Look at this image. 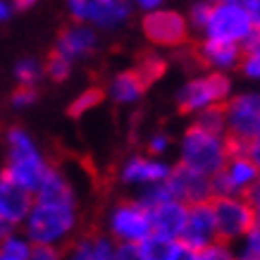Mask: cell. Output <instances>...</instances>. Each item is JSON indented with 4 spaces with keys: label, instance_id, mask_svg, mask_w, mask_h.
I'll list each match as a JSON object with an SVG mask.
<instances>
[{
    "label": "cell",
    "instance_id": "cell-1",
    "mask_svg": "<svg viewBox=\"0 0 260 260\" xmlns=\"http://www.w3.org/2000/svg\"><path fill=\"white\" fill-rule=\"evenodd\" d=\"M232 148L229 139L220 134H210L201 126L191 122L186 132L181 134L179 141V165L189 167L198 174H205L213 179L215 174L222 172V167L227 165Z\"/></svg>",
    "mask_w": 260,
    "mask_h": 260
},
{
    "label": "cell",
    "instance_id": "cell-2",
    "mask_svg": "<svg viewBox=\"0 0 260 260\" xmlns=\"http://www.w3.org/2000/svg\"><path fill=\"white\" fill-rule=\"evenodd\" d=\"M8 143H10L8 165H5L3 172L8 174L17 186H22L24 191L36 196V191L41 189L50 165L43 160L39 148L34 146L31 136L26 134L24 129H19V126H12L8 132Z\"/></svg>",
    "mask_w": 260,
    "mask_h": 260
},
{
    "label": "cell",
    "instance_id": "cell-3",
    "mask_svg": "<svg viewBox=\"0 0 260 260\" xmlns=\"http://www.w3.org/2000/svg\"><path fill=\"white\" fill-rule=\"evenodd\" d=\"M234 95V86L229 74L220 72H205L191 77L177 91V108L184 115H201L210 108H224L227 101Z\"/></svg>",
    "mask_w": 260,
    "mask_h": 260
},
{
    "label": "cell",
    "instance_id": "cell-4",
    "mask_svg": "<svg viewBox=\"0 0 260 260\" xmlns=\"http://www.w3.org/2000/svg\"><path fill=\"white\" fill-rule=\"evenodd\" d=\"M232 153H244L246 143L260 136V91H239L224 105Z\"/></svg>",
    "mask_w": 260,
    "mask_h": 260
},
{
    "label": "cell",
    "instance_id": "cell-5",
    "mask_svg": "<svg viewBox=\"0 0 260 260\" xmlns=\"http://www.w3.org/2000/svg\"><path fill=\"white\" fill-rule=\"evenodd\" d=\"M26 239L34 246H55L77 229V208L34 203L31 213L24 222Z\"/></svg>",
    "mask_w": 260,
    "mask_h": 260
},
{
    "label": "cell",
    "instance_id": "cell-6",
    "mask_svg": "<svg viewBox=\"0 0 260 260\" xmlns=\"http://www.w3.org/2000/svg\"><path fill=\"white\" fill-rule=\"evenodd\" d=\"M210 203L220 241L234 246L255 227V208L246 196H217Z\"/></svg>",
    "mask_w": 260,
    "mask_h": 260
},
{
    "label": "cell",
    "instance_id": "cell-7",
    "mask_svg": "<svg viewBox=\"0 0 260 260\" xmlns=\"http://www.w3.org/2000/svg\"><path fill=\"white\" fill-rule=\"evenodd\" d=\"M253 34H255V29H253L251 19L246 15V8L241 3H229L227 0V3L213 5L208 24L203 29V39L244 46Z\"/></svg>",
    "mask_w": 260,
    "mask_h": 260
},
{
    "label": "cell",
    "instance_id": "cell-8",
    "mask_svg": "<svg viewBox=\"0 0 260 260\" xmlns=\"http://www.w3.org/2000/svg\"><path fill=\"white\" fill-rule=\"evenodd\" d=\"M143 36L153 43L155 48H184L191 39V26L186 15H181L177 10H153L146 12L141 19Z\"/></svg>",
    "mask_w": 260,
    "mask_h": 260
},
{
    "label": "cell",
    "instance_id": "cell-9",
    "mask_svg": "<svg viewBox=\"0 0 260 260\" xmlns=\"http://www.w3.org/2000/svg\"><path fill=\"white\" fill-rule=\"evenodd\" d=\"M110 239L115 244H141L153 234L148 208L139 201H119L108 217Z\"/></svg>",
    "mask_w": 260,
    "mask_h": 260
},
{
    "label": "cell",
    "instance_id": "cell-10",
    "mask_svg": "<svg viewBox=\"0 0 260 260\" xmlns=\"http://www.w3.org/2000/svg\"><path fill=\"white\" fill-rule=\"evenodd\" d=\"M67 5L77 24H95L101 29L122 26L134 8L129 0H70Z\"/></svg>",
    "mask_w": 260,
    "mask_h": 260
},
{
    "label": "cell",
    "instance_id": "cell-11",
    "mask_svg": "<svg viewBox=\"0 0 260 260\" xmlns=\"http://www.w3.org/2000/svg\"><path fill=\"white\" fill-rule=\"evenodd\" d=\"M260 177V170L251 162L246 153H232L227 165L220 174L213 177V198L217 196H248L255 181Z\"/></svg>",
    "mask_w": 260,
    "mask_h": 260
},
{
    "label": "cell",
    "instance_id": "cell-12",
    "mask_svg": "<svg viewBox=\"0 0 260 260\" xmlns=\"http://www.w3.org/2000/svg\"><path fill=\"white\" fill-rule=\"evenodd\" d=\"M165 184L174 201H181L184 205H198L213 201V179L193 172L179 162L172 165V172H170Z\"/></svg>",
    "mask_w": 260,
    "mask_h": 260
},
{
    "label": "cell",
    "instance_id": "cell-13",
    "mask_svg": "<svg viewBox=\"0 0 260 260\" xmlns=\"http://www.w3.org/2000/svg\"><path fill=\"white\" fill-rule=\"evenodd\" d=\"M172 172V165L165 162L162 158H153V155H132V158L124 160V165L119 167V179L126 186H141V189H148V186H155V184H162L167 181Z\"/></svg>",
    "mask_w": 260,
    "mask_h": 260
},
{
    "label": "cell",
    "instance_id": "cell-14",
    "mask_svg": "<svg viewBox=\"0 0 260 260\" xmlns=\"http://www.w3.org/2000/svg\"><path fill=\"white\" fill-rule=\"evenodd\" d=\"M181 244L191 246V248H205V246L220 241L217 234V222H215L213 203H198L189 205V215H186V224L181 232Z\"/></svg>",
    "mask_w": 260,
    "mask_h": 260
},
{
    "label": "cell",
    "instance_id": "cell-15",
    "mask_svg": "<svg viewBox=\"0 0 260 260\" xmlns=\"http://www.w3.org/2000/svg\"><path fill=\"white\" fill-rule=\"evenodd\" d=\"M196 60L203 67H208V72H220V74H229V72L239 70L244 50L241 46L234 43H224V41H210L201 39V43L193 50Z\"/></svg>",
    "mask_w": 260,
    "mask_h": 260
},
{
    "label": "cell",
    "instance_id": "cell-16",
    "mask_svg": "<svg viewBox=\"0 0 260 260\" xmlns=\"http://www.w3.org/2000/svg\"><path fill=\"white\" fill-rule=\"evenodd\" d=\"M150 224H153V234L165 237L170 241H179L184 224H186V215H189V205L181 201H165V203L150 208Z\"/></svg>",
    "mask_w": 260,
    "mask_h": 260
},
{
    "label": "cell",
    "instance_id": "cell-17",
    "mask_svg": "<svg viewBox=\"0 0 260 260\" xmlns=\"http://www.w3.org/2000/svg\"><path fill=\"white\" fill-rule=\"evenodd\" d=\"M34 208V196L22 186H17L5 172H0V215L10 224L26 222Z\"/></svg>",
    "mask_w": 260,
    "mask_h": 260
},
{
    "label": "cell",
    "instance_id": "cell-18",
    "mask_svg": "<svg viewBox=\"0 0 260 260\" xmlns=\"http://www.w3.org/2000/svg\"><path fill=\"white\" fill-rule=\"evenodd\" d=\"M98 46V36L91 26L86 24H67L62 26V31L57 36V43H55V50L60 53L62 57H67L70 62H74L77 57H86L91 55Z\"/></svg>",
    "mask_w": 260,
    "mask_h": 260
},
{
    "label": "cell",
    "instance_id": "cell-19",
    "mask_svg": "<svg viewBox=\"0 0 260 260\" xmlns=\"http://www.w3.org/2000/svg\"><path fill=\"white\" fill-rule=\"evenodd\" d=\"M34 203L57 205V208H77V196H74V189L67 181V177L57 167H50L43 184H41V189L34 196Z\"/></svg>",
    "mask_w": 260,
    "mask_h": 260
},
{
    "label": "cell",
    "instance_id": "cell-20",
    "mask_svg": "<svg viewBox=\"0 0 260 260\" xmlns=\"http://www.w3.org/2000/svg\"><path fill=\"white\" fill-rule=\"evenodd\" d=\"M64 260H115V241L98 232H86L70 244Z\"/></svg>",
    "mask_w": 260,
    "mask_h": 260
},
{
    "label": "cell",
    "instance_id": "cell-21",
    "mask_svg": "<svg viewBox=\"0 0 260 260\" xmlns=\"http://www.w3.org/2000/svg\"><path fill=\"white\" fill-rule=\"evenodd\" d=\"M146 88L148 86L143 84V79L134 70H124L112 77L110 86H108V93H110V98L115 103H119V105H129V103L141 101L143 93H146Z\"/></svg>",
    "mask_w": 260,
    "mask_h": 260
},
{
    "label": "cell",
    "instance_id": "cell-22",
    "mask_svg": "<svg viewBox=\"0 0 260 260\" xmlns=\"http://www.w3.org/2000/svg\"><path fill=\"white\" fill-rule=\"evenodd\" d=\"M167 70V60L160 53H153V50H146L141 55L136 57V64H134V72L143 79L146 86H150L153 81H158Z\"/></svg>",
    "mask_w": 260,
    "mask_h": 260
},
{
    "label": "cell",
    "instance_id": "cell-23",
    "mask_svg": "<svg viewBox=\"0 0 260 260\" xmlns=\"http://www.w3.org/2000/svg\"><path fill=\"white\" fill-rule=\"evenodd\" d=\"M241 50H244V57H241V64H239V72L244 74V79L260 84V31L253 34L251 39L241 46Z\"/></svg>",
    "mask_w": 260,
    "mask_h": 260
},
{
    "label": "cell",
    "instance_id": "cell-24",
    "mask_svg": "<svg viewBox=\"0 0 260 260\" xmlns=\"http://www.w3.org/2000/svg\"><path fill=\"white\" fill-rule=\"evenodd\" d=\"M103 98H105V91H103L101 86H88L86 91H81V93L70 103L67 115H70V117H81V115H86L88 110H93L95 105H101Z\"/></svg>",
    "mask_w": 260,
    "mask_h": 260
},
{
    "label": "cell",
    "instance_id": "cell-25",
    "mask_svg": "<svg viewBox=\"0 0 260 260\" xmlns=\"http://www.w3.org/2000/svg\"><path fill=\"white\" fill-rule=\"evenodd\" d=\"M172 246H174V241H170V239L158 237V234H150L146 241L139 244L141 260H170Z\"/></svg>",
    "mask_w": 260,
    "mask_h": 260
},
{
    "label": "cell",
    "instance_id": "cell-26",
    "mask_svg": "<svg viewBox=\"0 0 260 260\" xmlns=\"http://www.w3.org/2000/svg\"><path fill=\"white\" fill-rule=\"evenodd\" d=\"M193 124L210 132V134H220L227 136V115H224V108H210V110L201 112L193 117Z\"/></svg>",
    "mask_w": 260,
    "mask_h": 260
},
{
    "label": "cell",
    "instance_id": "cell-27",
    "mask_svg": "<svg viewBox=\"0 0 260 260\" xmlns=\"http://www.w3.org/2000/svg\"><path fill=\"white\" fill-rule=\"evenodd\" d=\"M31 248H34V244H29V239H22L12 234V237H8L0 244V255L8 260H29Z\"/></svg>",
    "mask_w": 260,
    "mask_h": 260
},
{
    "label": "cell",
    "instance_id": "cell-28",
    "mask_svg": "<svg viewBox=\"0 0 260 260\" xmlns=\"http://www.w3.org/2000/svg\"><path fill=\"white\" fill-rule=\"evenodd\" d=\"M70 72H72V62L53 48L50 55H48V60H46V74L53 81H64L67 77H70Z\"/></svg>",
    "mask_w": 260,
    "mask_h": 260
},
{
    "label": "cell",
    "instance_id": "cell-29",
    "mask_svg": "<svg viewBox=\"0 0 260 260\" xmlns=\"http://www.w3.org/2000/svg\"><path fill=\"white\" fill-rule=\"evenodd\" d=\"M15 74H17V79H19V86H34L41 79L43 70H41V64L34 57H24V60L17 62Z\"/></svg>",
    "mask_w": 260,
    "mask_h": 260
},
{
    "label": "cell",
    "instance_id": "cell-30",
    "mask_svg": "<svg viewBox=\"0 0 260 260\" xmlns=\"http://www.w3.org/2000/svg\"><path fill=\"white\" fill-rule=\"evenodd\" d=\"M198 260H237V248L227 241H215L198 251Z\"/></svg>",
    "mask_w": 260,
    "mask_h": 260
},
{
    "label": "cell",
    "instance_id": "cell-31",
    "mask_svg": "<svg viewBox=\"0 0 260 260\" xmlns=\"http://www.w3.org/2000/svg\"><path fill=\"white\" fill-rule=\"evenodd\" d=\"M210 10H213V5H210V3H205V0H196V3L191 5L189 15H186L191 31L203 34L205 24H208V17H210Z\"/></svg>",
    "mask_w": 260,
    "mask_h": 260
},
{
    "label": "cell",
    "instance_id": "cell-32",
    "mask_svg": "<svg viewBox=\"0 0 260 260\" xmlns=\"http://www.w3.org/2000/svg\"><path fill=\"white\" fill-rule=\"evenodd\" d=\"M146 150H148V155H153V158H162L167 150H170V136L162 134V132H155L146 141Z\"/></svg>",
    "mask_w": 260,
    "mask_h": 260
},
{
    "label": "cell",
    "instance_id": "cell-33",
    "mask_svg": "<svg viewBox=\"0 0 260 260\" xmlns=\"http://www.w3.org/2000/svg\"><path fill=\"white\" fill-rule=\"evenodd\" d=\"M239 253H246V255H260V227H255L246 234L241 241H239Z\"/></svg>",
    "mask_w": 260,
    "mask_h": 260
},
{
    "label": "cell",
    "instance_id": "cell-34",
    "mask_svg": "<svg viewBox=\"0 0 260 260\" xmlns=\"http://www.w3.org/2000/svg\"><path fill=\"white\" fill-rule=\"evenodd\" d=\"M29 260H64V253L57 246H34Z\"/></svg>",
    "mask_w": 260,
    "mask_h": 260
},
{
    "label": "cell",
    "instance_id": "cell-35",
    "mask_svg": "<svg viewBox=\"0 0 260 260\" xmlns=\"http://www.w3.org/2000/svg\"><path fill=\"white\" fill-rule=\"evenodd\" d=\"M36 88L34 86H17L15 93H12V105L15 108H26V105H31L36 101Z\"/></svg>",
    "mask_w": 260,
    "mask_h": 260
},
{
    "label": "cell",
    "instance_id": "cell-36",
    "mask_svg": "<svg viewBox=\"0 0 260 260\" xmlns=\"http://www.w3.org/2000/svg\"><path fill=\"white\" fill-rule=\"evenodd\" d=\"M115 260H141L136 244H115Z\"/></svg>",
    "mask_w": 260,
    "mask_h": 260
},
{
    "label": "cell",
    "instance_id": "cell-37",
    "mask_svg": "<svg viewBox=\"0 0 260 260\" xmlns=\"http://www.w3.org/2000/svg\"><path fill=\"white\" fill-rule=\"evenodd\" d=\"M170 260H198V251L186 244H181V241H174Z\"/></svg>",
    "mask_w": 260,
    "mask_h": 260
},
{
    "label": "cell",
    "instance_id": "cell-38",
    "mask_svg": "<svg viewBox=\"0 0 260 260\" xmlns=\"http://www.w3.org/2000/svg\"><path fill=\"white\" fill-rule=\"evenodd\" d=\"M244 8H246V15H248V19H251V24H253V29L260 31V0H246Z\"/></svg>",
    "mask_w": 260,
    "mask_h": 260
},
{
    "label": "cell",
    "instance_id": "cell-39",
    "mask_svg": "<svg viewBox=\"0 0 260 260\" xmlns=\"http://www.w3.org/2000/svg\"><path fill=\"white\" fill-rule=\"evenodd\" d=\"M244 153L248 155V158H251L253 165H255V167L260 170V136H258V139H253L251 143H246Z\"/></svg>",
    "mask_w": 260,
    "mask_h": 260
},
{
    "label": "cell",
    "instance_id": "cell-40",
    "mask_svg": "<svg viewBox=\"0 0 260 260\" xmlns=\"http://www.w3.org/2000/svg\"><path fill=\"white\" fill-rule=\"evenodd\" d=\"M129 3L136 5L139 10H143V12H153V10L162 8V3H165V0H129Z\"/></svg>",
    "mask_w": 260,
    "mask_h": 260
},
{
    "label": "cell",
    "instance_id": "cell-41",
    "mask_svg": "<svg viewBox=\"0 0 260 260\" xmlns=\"http://www.w3.org/2000/svg\"><path fill=\"white\" fill-rule=\"evenodd\" d=\"M12 229H15V224H10V222L0 215V244H3L8 237H12Z\"/></svg>",
    "mask_w": 260,
    "mask_h": 260
},
{
    "label": "cell",
    "instance_id": "cell-42",
    "mask_svg": "<svg viewBox=\"0 0 260 260\" xmlns=\"http://www.w3.org/2000/svg\"><path fill=\"white\" fill-rule=\"evenodd\" d=\"M246 198H248V201H251L253 205H255V203H260V177H258V181H255V186H253V189H251V193H248V196H246Z\"/></svg>",
    "mask_w": 260,
    "mask_h": 260
},
{
    "label": "cell",
    "instance_id": "cell-43",
    "mask_svg": "<svg viewBox=\"0 0 260 260\" xmlns=\"http://www.w3.org/2000/svg\"><path fill=\"white\" fill-rule=\"evenodd\" d=\"M36 3V0H12V5H15L17 10H29Z\"/></svg>",
    "mask_w": 260,
    "mask_h": 260
},
{
    "label": "cell",
    "instance_id": "cell-44",
    "mask_svg": "<svg viewBox=\"0 0 260 260\" xmlns=\"http://www.w3.org/2000/svg\"><path fill=\"white\" fill-rule=\"evenodd\" d=\"M10 15V8H8V3L5 0H0V22H5Z\"/></svg>",
    "mask_w": 260,
    "mask_h": 260
},
{
    "label": "cell",
    "instance_id": "cell-45",
    "mask_svg": "<svg viewBox=\"0 0 260 260\" xmlns=\"http://www.w3.org/2000/svg\"><path fill=\"white\" fill-rule=\"evenodd\" d=\"M237 260H260V255H246V253L237 251Z\"/></svg>",
    "mask_w": 260,
    "mask_h": 260
},
{
    "label": "cell",
    "instance_id": "cell-46",
    "mask_svg": "<svg viewBox=\"0 0 260 260\" xmlns=\"http://www.w3.org/2000/svg\"><path fill=\"white\" fill-rule=\"evenodd\" d=\"M253 208H255V224L260 227V203H255Z\"/></svg>",
    "mask_w": 260,
    "mask_h": 260
},
{
    "label": "cell",
    "instance_id": "cell-47",
    "mask_svg": "<svg viewBox=\"0 0 260 260\" xmlns=\"http://www.w3.org/2000/svg\"><path fill=\"white\" fill-rule=\"evenodd\" d=\"M205 3H210V5H217V3H227V0H205Z\"/></svg>",
    "mask_w": 260,
    "mask_h": 260
},
{
    "label": "cell",
    "instance_id": "cell-48",
    "mask_svg": "<svg viewBox=\"0 0 260 260\" xmlns=\"http://www.w3.org/2000/svg\"><path fill=\"white\" fill-rule=\"evenodd\" d=\"M0 260H8V258H3V255H0Z\"/></svg>",
    "mask_w": 260,
    "mask_h": 260
}]
</instances>
